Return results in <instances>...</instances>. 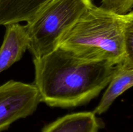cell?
Returning <instances> with one entry per match:
<instances>
[{
  "mask_svg": "<svg viewBox=\"0 0 133 132\" xmlns=\"http://www.w3.org/2000/svg\"><path fill=\"white\" fill-rule=\"evenodd\" d=\"M35 85L40 102L51 107L70 108L88 104L107 86L116 65L83 60L58 47L33 58Z\"/></svg>",
  "mask_w": 133,
  "mask_h": 132,
  "instance_id": "cell-1",
  "label": "cell"
},
{
  "mask_svg": "<svg viewBox=\"0 0 133 132\" xmlns=\"http://www.w3.org/2000/svg\"><path fill=\"white\" fill-rule=\"evenodd\" d=\"M131 12L119 15L92 5L66 32L58 47L83 60L123 63L124 27Z\"/></svg>",
  "mask_w": 133,
  "mask_h": 132,
  "instance_id": "cell-2",
  "label": "cell"
},
{
  "mask_svg": "<svg viewBox=\"0 0 133 132\" xmlns=\"http://www.w3.org/2000/svg\"><path fill=\"white\" fill-rule=\"evenodd\" d=\"M94 5L92 0H53L25 25L28 49L33 58L58 47L61 40L81 16Z\"/></svg>",
  "mask_w": 133,
  "mask_h": 132,
  "instance_id": "cell-3",
  "label": "cell"
},
{
  "mask_svg": "<svg viewBox=\"0 0 133 132\" xmlns=\"http://www.w3.org/2000/svg\"><path fill=\"white\" fill-rule=\"evenodd\" d=\"M40 102L35 84L9 80L0 85V132L16 120L32 115Z\"/></svg>",
  "mask_w": 133,
  "mask_h": 132,
  "instance_id": "cell-4",
  "label": "cell"
},
{
  "mask_svg": "<svg viewBox=\"0 0 133 132\" xmlns=\"http://www.w3.org/2000/svg\"><path fill=\"white\" fill-rule=\"evenodd\" d=\"M5 27L6 32L0 47V73L22 58L29 44L25 26L13 23Z\"/></svg>",
  "mask_w": 133,
  "mask_h": 132,
  "instance_id": "cell-5",
  "label": "cell"
},
{
  "mask_svg": "<svg viewBox=\"0 0 133 132\" xmlns=\"http://www.w3.org/2000/svg\"><path fill=\"white\" fill-rule=\"evenodd\" d=\"M53 0H0V25L32 20Z\"/></svg>",
  "mask_w": 133,
  "mask_h": 132,
  "instance_id": "cell-6",
  "label": "cell"
},
{
  "mask_svg": "<svg viewBox=\"0 0 133 132\" xmlns=\"http://www.w3.org/2000/svg\"><path fill=\"white\" fill-rule=\"evenodd\" d=\"M103 122L91 111L68 114L45 126L41 132H99Z\"/></svg>",
  "mask_w": 133,
  "mask_h": 132,
  "instance_id": "cell-7",
  "label": "cell"
},
{
  "mask_svg": "<svg viewBox=\"0 0 133 132\" xmlns=\"http://www.w3.org/2000/svg\"><path fill=\"white\" fill-rule=\"evenodd\" d=\"M133 84V67L117 65L116 69L109 83V86L93 113L101 115L106 112L119 95L131 88Z\"/></svg>",
  "mask_w": 133,
  "mask_h": 132,
  "instance_id": "cell-8",
  "label": "cell"
},
{
  "mask_svg": "<svg viewBox=\"0 0 133 132\" xmlns=\"http://www.w3.org/2000/svg\"><path fill=\"white\" fill-rule=\"evenodd\" d=\"M133 12H131L126 21L123 32L125 48V62L122 64L133 67Z\"/></svg>",
  "mask_w": 133,
  "mask_h": 132,
  "instance_id": "cell-9",
  "label": "cell"
},
{
  "mask_svg": "<svg viewBox=\"0 0 133 132\" xmlns=\"http://www.w3.org/2000/svg\"><path fill=\"white\" fill-rule=\"evenodd\" d=\"M133 0H102L100 7L114 14L123 15L132 11Z\"/></svg>",
  "mask_w": 133,
  "mask_h": 132,
  "instance_id": "cell-10",
  "label": "cell"
}]
</instances>
